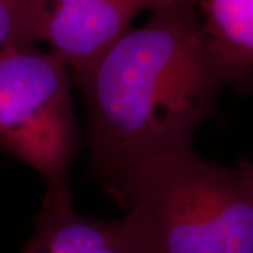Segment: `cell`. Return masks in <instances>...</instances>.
<instances>
[{
	"label": "cell",
	"mask_w": 253,
	"mask_h": 253,
	"mask_svg": "<svg viewBox=\"0 0 253 253\" xmlns=\"http://www.w3.org/2000/svg\"><path fill=\"white\" fill-rule=\"evenodd\" d=\"M20 253H139L126 217L100 221L78 215L72 200L42 203Z\"/></svg>",
	"instance_id": "5b68a950"
},
{
	"label": "cell",
	"mask_w": 253,
	"mask_h": 253,
	"mask_svg": "<svg viewBox=\"0 0 253 253\" xmlns=\"http://www.w3.org/2000/svg\"><path fill=\"white\" fill-rule=\"evenodd\" d=\"M170 0H34V33L69 68L73 84L132 30V20Z\"/></svg>",
	"instance_id": "277c9868"
},
{
	"label": "cell",
	"mask_w": 253,
	"mask_h": 253,
	"mask_svg": "<svg viewBox=\"0 0 253 253\" xmlns=\"http://www.w3.org/2000/svg\"><path fill=\"white\" fill-rule=\"evenodd\" d=\"M75 86L87 107L91 174L110 194L138 165L193 149L197 126L235 82L210 46L197 0H170Z\"/></svg>",
	"instance_id": "6da1fadb"
},
{
	"label": "cell",
	"mask_w": 253,
	"mask_h": 253,
	"mask_svg": "<svg viewBox=\"0 0 253 253\" xmlns=\"http://www.w3.org/2000/svg\"><path fill=\"white\" fill-rule=\"evenodd\" d=\"M211 49L234 76V89H253V0H197Z\"/></svg>",
	"instance_id": "8992f818"
},
{
	"label": "cell",
	"mask_w": 253,
	"mask_h": 253,
	"mask_svg": "<svg viewBox=\"0 0 253 253\" xmlns=\"http://www.w3.org/2000/svg\"><path fill=\"white\" fill-rule=\"evenodd\" d=\"M36 42L34 0H0V49Z\"/></svg>",
	"instance_id": "52a82bcc"
},
{
	"label": "cell",
	"mask_w": 253,
	"mask_h": 253,
	"mask_svg": "<svg viewBox=\"0 0 253 253\" xmlns=\"http://www.w3.org/2000/svg\"><path fill=\"white\" fill-rule=\"evenodd\" d=\"M73 79L59 56L18 44L0 49V149L45 181L42 203L72 200L69 168L79 146Z\"/></svg>",
	"instance_id": "3957f363"
},
{
	"label": "cell",
	"mask_w": 253,
	"mask_h": 253,
	"mask_svg": "<svg viewBox=\"0 0 253 253\" xmlns=\"http://www.w3.org/2000/svg\"><path fill=\"white\" fill-rule=\"evenodd\" d=\"M139 253H253V163L203 161L194 149L141 163L109 194Z\"/></svg>",
	"instance_id": "7a4b0ae2"
}]
</instances>
